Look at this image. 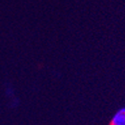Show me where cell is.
I'll return each mask as SVG.
<instances>
[{"label": "cell", "mask_w": 125, "mask_h": 125, "mask_svg": "<svg viewBox=\"0 0 125 125\" xmlns=\"http://www.w3.org/2000/svg\"><path fill=\"white\" fill-rule=\"evenodd\" d=\"M110 125H125V108H122L115 113Z\"/></svg>", "instance_id": "6da1fadb"}]
</instances>
